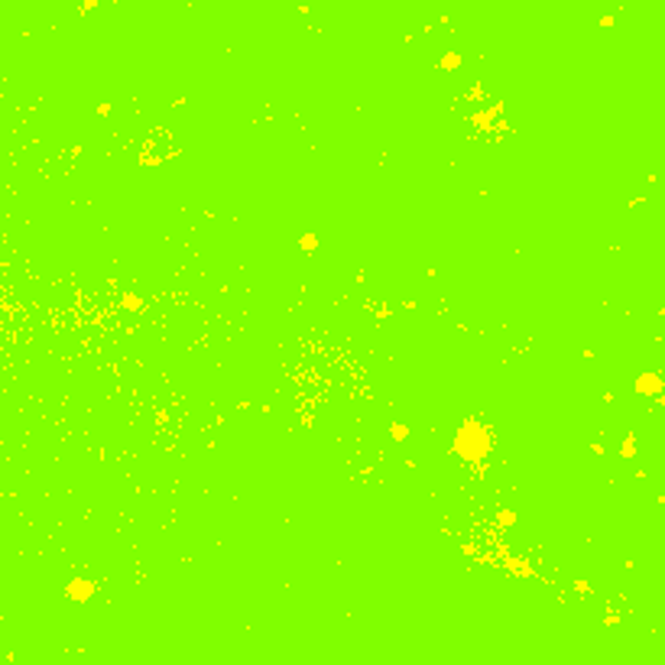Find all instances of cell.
Listing matches in <instances>:
<instances>
[{"label":"cell","instance_id":"obj_1","mask_svg":"<svg viewBox=\"0 0 665 665\" xmlns=\"http://www.w3.org/2000/svg\"><path fill=\"white\" fill-rule=\"evenodd\" d=\"M639 383H642V386H639L642 393H659V380L656 377H642Z\"/></svg>","mask_w":665,"mask_h":665},{"label":"cell","instance_id":"obj_3","mask_svg":"<svg viewBox=\"0 0 665 665\" xmlns=\"http://www.w3.org/2000/svg\"><path fill=\"white\" fill-rule=\"evenodd\" d=\"M315 244H318L315 237H302V247H305V250H315Z\"/></svg>","mask_w":665,"mask_h":665},{"label":"cell","instance_id":"obj_2","mask_svg":"<svg viewBox=\"0 0 665 665\" xmlns=\"http://www.w3.org/2000/svg\"><path fill=\"white\" fill-rule=\"evenodd\" d=\"M88 591H91V584H71V597H78V600H85Z\"/></svg>","mask_w":665,"mask_h":665}]
</instances>
